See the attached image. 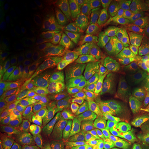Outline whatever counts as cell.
<instances>
[{
    "label": "cell",
    "mask_w": 149,
    "mask_h": 149,
    "mask_svg": "<svg viewBox=\"0 0 149 149\" xmlns=\"http://www.w3.org/2000/svg\"><path fill=\"white\" fill-rule=\"evenodd\" d=\"M96 96L107 112L112 115L149 120L147 113L139 104L125 81L115 75L102 76L96 83Z\"/></svg>",
    "instance_id": "6da1fadb"
},
{
    "label": "cell",
    "mask_w": 149,
    "mask_h": 149,
    "mask_svg": "<svg viewBox=\"0 0 149 149\" xmlns=\"http://www.w3.org/2000/svg\"><path fill=\"white\" fill-rule=\"evenodd\" d=\"M106 149H149V120L107 115Z\"/></svg>",
    "instance_id": "7a4b0ae2"
},
{
    "label": "cell",
    "mask_w": 149,
    "mask_h": 149,
    "mask_svg": "<svg viewBox=\"0 0 149 149\" xmlns=\"http://www.w3.org/2000/svg\"><path fill=\"white\" fill-rule=\"evenodd\" d=\"M55 122L65 144L72 149H84L91 145L92 136L86 129L83 113L73 102L64 101L60 104Z\"/></svg>",
    "instance_id": "3957f363"
},
{
    "label": "cell",
    "mask_w": 149,
    "mask_h": 149,
    "mask_svg": "<svg viewBox=\"0 0 149 149\" xmlns=\"http://www.w3.org/2000/svg\"><path fill=\"white\" fill-rule=\"evenodd\" d=\"M40 55L44 68L60 81L70 77L71 69L65 51L58 36L51 28H45L40 37Z\"/></svg>",
    "instance_id": "277c9868"
},
{
    "label": "cell",
    "mask_w": 149,
    "mask_h": 149,
    "mask_svg": "<svg viewBox=\"0 0 149 149\" xmlns=\"http://www.w3.org/2000/svg\"><path fill=\"white\" fill-rule=\"evenodd\" d=\"M27 109V94L19 83L18 76L13 75L1 81L0 86V116L7 124L20 122Z\"/></svg>",
    "instance_id": "5b68a950"
},
{
    "label": "cell",
    "mask_w": 149,
    "mask_h": 149,
    "mask_svg": "<svg viewBox=\"0 0 149 149\" xmlns=\"http://www.w3.org/2000/svg\"><path fill=\"white\" fill-rule=\"evenodd\" d=\"M22 86L33 103L42 98L43 104L47 106H52L54 104L52 96L45 93L47 76L44 74L42 64L38 60L29 59L24 63L22 70Z\"/></svg>",
    "instance_id": "8992f818"
},
{
    "label": "cell",
    "mask_w": 149,
    "mask_h": 149,
    "mask_svg": "<svg viewBox=\"0 0 149 149\" xmlns=\"http://www.w3.org/2000/svg\"><path fill=\"white\" fill-rule=\"evenodd\" d=\"M20 62V49L16 39L0 32V81L17 75Z\"/></svg>",
    "instance_id": "52a82bcc"
},
{
    "label": "cell",
    "mask_w": 149,
    "mask_h": 149,
    "mask_svg": "<svg viewBox=\"0 0 149 149\" xmlns=\"http://www.w3.org/2000/svg\"><path fill=\"white\" fill-rule=\"evenodd\" d=\"M119 23L124 32L130 39L140 42L149 41V24L140 13L124 7L119 11Z\"/></svg>",
    "instance_id": "ba28073f"
},
{
    "label": "cell",
    "mask_w": 149,
    "mask_h": 149,
    "mask_svg": "<svg viewBox=\"0 0 149 149\" xmlns=\"http://www.w3.org/2000/svg\"><path fill=\"white\" fill-rule=\"evenodd\" d=\"M15 34L19 49L23 52H28L39 34L38 20L34 13L30 11L22 12L17 19Z\"/></svg>",
    "instance_id": "9c48e42d"
},
{
    "label": "cell",
    "mask_w": 149,
    "mask_h": 149,
    "mask_svg": "<svg viewBox=\"0 0 149 149\" xmlns=\"http://www.w3.org/2000/svg\"><path fill=\"white\" fill-rule=\"evenodd\" d=\"M134 80L143 100L149 107V49L136 56Z\"/></svg>",
    "instance_id": "30bf717a"
},
{
    "label": "cell",
    "mask_w": 149,
    "mask_h": 149,
    "mask_svg": "<svg viewBox=\"0 0 149 149\" xmlns=\"http://www.w3.org/2000/svg\"><path fill=\"white\" fill-rule=\"evenodd\" d=\"M83 117L88 134L94 138L103 140L107 129L106 114L94 105H87L84 107Z\"/></svg>",
    "instance_id": "8fae6325"
},
{
    "label": "cell",
    "mask_w": 149,
    "mask_h": 149,
    "mask_svg": "<svg viewBox=\"0 0 149 149\" xmlns=\"http://www.w3.org/2000/svg\"><path fill=\"white\" fill-rule=\"evenodd\" d=\"M60 41L64 51L71 59L75 61H82L85 56V48L79 33L74 29L64 27L60 31Z\"/></svg>",
    "instance_id": "7c38bea8"
},
{
    "label": "cell",
    "mask_w": 149,
    "mask_h": 149,
    "mask_svg": "<svg viewBox=\"0 0 149 149\" xmlns=\"http://www.w3.org/2000/svg\"><path fill=\"white\" fill-rule=\"evenodd\" d=\"M22 7V1L18 0H1L0 1V26L1 32L8 37L16 39V17Z\"/></svg>",
    "instance_id": "4fadbf2b"
},
{
    "label": "cell",
    "mask_w": 149,
    "mask_h": 149,
    "mask_svg": "<svg viewBox=\"0 0 149 149\" xmlns=\"http://www.w3.org/2000/svg\"><path fill=\"white\" fill-rule=\"evenodd\" d=\"M41 133L44 143L50 149H64L65 141L60 133L55 119L50 114L41 116Z\"/></svg>",
    "instance_id": "5bb4252c"
},
{
    "label": "cell",
    "mask_w": 149,
    "mask_h": 149,
    "mask_svg": "<svg viewBox=\"0 0 149 149\" xmlns=\"http://www.w3.org/2000/svg\"><path fill=\"white\" fill-rule=\"evenodd\" d=\"M45 1H42V0H29L27 2V8L28 11H30L32 13H36V12H39L42 8L45 7Z\"/></svg>",
    "instance_id": "9a60e30c"
},
{
    "label": "cell",
    "mask_w": 149,
    "mask_h": 149,
    "mask_svg": "<svg viewBox=\"0 0 149 149\" xmlns=\"http://www.w3.org/2000/svg\"><path fill=\"white\" fill-rule=\"evenodd\" d=\"M137 8H138L140 15L144 17L145 20L148 22L149 24V0H140L137 1Z\"/></svg>",
    "instance_id": "2e32d148"
},
{
    "label": "cell",
    "mask_w": 149,
    "mask_h": 149,
    "mask_svg": "<svg viewBox=\"0 0 149 149\" xmlns=\"http://www.w3.org/2000/svg\"><path fill=\"white\" fill-rule=\"evenodd\" d=\"M97 149H106V148H97Z\"/></svg>",
    "instance_id": "e0dca14e"
}]
</instances>
